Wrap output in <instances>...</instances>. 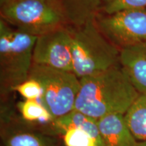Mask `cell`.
Here are the masks:
<instances>
[{"instance_id":"6da1fadb","label":"cell","mask_w":146,"mask_h":146,"mask_svg":"<svg viewBox=\"0 0 146 146\" xmlns=\"http://www.w3.org/2000/svg\"><path fill=\"white\" fill-rule=\"evenodd\" d=\"M119 65L80 78L74 109L94 119L125 114L139 96Z\"/></svg>"},{"instance_id":"7a4b0ae2","label":"cell","mask_w":146,"mask_h":146,"mask_svg":"<svg viewBox=\"0 0 146 146\" xmlns=\"http://www.w3.org/2000/svg\"><path fill=\"white\" fill-rule=\"evenodd\" d=\"M95 19L81 27L70 26L72 70L79 79L102 72L120 64V50L104 36Z\"/></svg>"},{"instance_id":"3957f363","label":"cell","mask_w":146,"mask_h":146,"mask_svg":"<svg viewBox=\"0 0 146 146\" xmlns=\"http://www.w3.org/2000/svg\"><path fill=\"white\" fill-rule=\"evenodd\" d=\"M36 36L0 20V93L4 98L29 79Z\"/></svg>"},{"instance_id":"277c9868","label":"cell","mask_w":146,"mask_h":146,"mask_svg":"<svg viewBox=\"0 0 146 146\" xmlns=\"http://www.w3.org/2000/svg\"><path fill=\"white\" fill-rule=\"evenodd\" d=\"M0 2L1 20L36 37L68 25L58 0H0Z\"/></svg>"},{"instance_id":"5b68a950","label":"cell","mask_w":146,"mask_h":146,"mask_svg":"<svg viewBox=\"0 0 146 146\" xmlns=\"http://www.w3.org/2000/svg\"><path fill=\"white\" fill-rule=\"evenodd\" d=\"M29 78L41 84L43 95L39 100L55 119L74 109L80 79L74 73L33 63Z\"/></svg>"},{"instance_id":"8992f818","label":"cell","mask_w":146,"mask_h":146,"mask_svg":"<svg viewBox=\"0 0 146 146\" xmlns=\"http://www.w3.org/2000/svg\"><path fill=\"white\" fill-rule=\"evenodd\" d=\"M95 21L104 36L119 50L146 41V8L99 14Z\"/></svg>"},{"instance_id":"52a82bcc","label":"cell","mask_w":146,"mask_h":146,"mask_svg":"<svg viewBox=\"0 0 146 146\" xmlns=\"http://www.w3.org/2000/svg\"><path fill=\"white\" fill-rule=\"evenodd\" d=\"M1 146H62L50 126L28 123L9 108L1 106Z\"/></svg>"},{"instance_id":"ba28073f","label":"cell","mask_w":146,"mask_h":146,"mask_svg":"<svg viewBox=\"0 0 146 146\" xmlns=\"http://www.w3.org/2000/svg\"><path fill=\"white\" fill-rule=\"evenodd\" d=\"M34 64L73 72L72 33L69 25L36 37L33 50Z\"/></svg>"},{"instance_id":"9c48e42d","label":"cell","mask_w":146,"mask_h":146,"mask_svg":"<svg viewBox=\"0 0 146 146\" xmlns=\"http://www.w3.org/2000/svg\"><path fill=\"white\" fill-rule=\"evenodd\" d=\"M120 64L136 90L146 94V41L120 50Z\"/></svg>"},{"instance_id":"30bf717a","label":"cell","mask_w":146,"mask_h":146,"mask_svg":"<svg viewBox=\"0 0 146 146\" xmlns=\"http://www.w3.org/2000/svg\"><path fill=\"white\" fill-rule=\"evenodd\" d=\"M98 124L104 146H137L125 114L107 115L98 120Z\"/></svg>"},{"instance_id":"8fae6325","label":"cell","mask_w":146,"mask_h":146,"mask_svg":"<svg viewBox=\"0 0 146 146\" xmlns=\"http://www.w3.org/2000/svg\"><path fill=\"white\" fill-rule=\"evenodd\" d=\"M69 26L78 27L94 20L100 12L102 0H58Z\"/></svg>"},{"instance_id":"7c38bea8","label":"cell","mask_w":146,"mask_h":146,"mask_svg":"<svg viewBox=\"0 0 146 146\" xmlns=\"http://www.w3.org/2000/svg\"><path fill=\"white\" fill-rule=\"evenodd\" d=\"M55 133L59 135L70 128H77L85 131L96 140L100 146H104L98 127V120L73 110L64 116L56 118L52 123Z\"/></svg>"},{"instance_id":"4fadbf2b","label":"cell","mask_w":146,"mask_h":146,"mask_svg":"<svg viewBox=\"0 0 146 146\" xmlns=\"http://www.w3.org/2000/svg\"><path fill=\"white\" fill-rule=\"evenodd\" d=\"M129 129L137 140H146V94L139 96L125 114Z\"/></svg>"},{"instance_id":"5bb4252c","label":"cell","mask_w":146,"mask_h":146,"mask_svg":"<svg viewBox=\"0 0 146 146\" xmlns=\"http://www.w3.org/2000/svg\"><path fill=\"white\" fill-rule=\"evenodd\" d=\"M17 108L20 116L28 123L47 126L55 120L50 111L39 100H25L18 102Z\"/></svg>"},{"instance_id":"9a60e30c","label":"cell","mask_w":146,"mask_h":146,"mask_svg":"<svg viewBox=\"0 0 146 146\" xmlns=\"http://www.w3.org/2000/svg\"><path fill=\"white\" fill-rule=\"evenodd\" d=\"M146 8V0H102L100 14H112L131 9Z\"/></svg>"},{"instance_id":"2e32d148","label":"cell","mask_w":146,"mask_h":146,"mask_svg":"<svg viewBox=\"0 0 146 146\" xmlns=\"http://www.w3.org/2000/svg\"><path fill=\"white\" fill-rule=\"evenodd\" d=\"M65 146H100L94 137L85 131L70 128L62 134Z\"/></svg>"},{"instance_id":"e0dca14e","label":"cell","mask_w":146,"mask_h":146,"mask_svg":"<svg viewBox=\"0 0 146 146\" xmlns=\"http://www.w3.org/2000/svg\"><path fill=\"white\" fill-rule=\"evenodd\" d=\"M13 91H16L25 100H39L43 95L41 84L31 78L16 86Z\"/></svg>"},{"instance_id":"ac0fdd59","label":"cell","mask_w":146,"mask_h":146,"mask_svg":"<svg viewBox=\"0 0 146 146\" xmlns=\"http://www.w3.org/2000/svg\"><path fill=\"white\" fill-rule=\"evenodd\" d=\"M137 146H146V140L138 142Z\"/></svg>"}]
</instances>
